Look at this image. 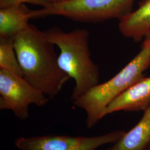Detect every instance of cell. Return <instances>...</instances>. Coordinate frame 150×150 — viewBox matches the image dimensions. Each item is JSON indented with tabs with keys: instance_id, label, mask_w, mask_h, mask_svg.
<instances>
[{
	"instance_id": "5",
	"label": "cell",
	"mask_w": 150,
	"mask_h": 150,
	"mask_svg": "<svg viewBox=\"0 0 150 150\" xmlns=\"http://www.w3.org/2000/svg\"><path fill=\"white\" fill-rule=\"evenodd\" d=\"M50 98L22 76L0 69V110L12 111L16 117L25 120L29 107H42Z\"/></svg>"
},
{
	"instance_id": "1",
	"label": "cell",
	"mask_w": 150,
	"mask_h": 150,
	"mask_svg": "<svg viewBox=\"0 0 150 150\" xmlns=\"http://www.w3.org/2000/svg\"><path fill=\"white\" fill-rule=\"evenodd\" d=\"M13 40L22 77L50 99L57 96L70 77L60 69L45 32L29 24Z\"/></svg>"
},
{
	"instance_id": "2",
	"label": "cell",
	"mask_w": 150,
	"mask_h": 150,
	"mask_svg": "<svg viewBox=\"0 0 150 150\" xmlns=\"http://www.w3.org/2000/svg\"><path fill=\"white\" fill-rule=\"evenodd\" d=\"M45 32L50 41L59 48L57 61L60 69L75 81L71 96L74 101L99 83V68L91 57L89 31L77 28L65 32L53 27Z\"/></svg>"
},
{
	"instance_id": "13",
	"label": "cell",
	"mask_w": 150,
	"mask_h": 150,
	"mask_svg": "<svg viewBox=\"0 0 150 150\" xmlns=\"http://www.w3.org/2000/svg\"><path fill=\"white\" fill-rule=\"evenodd\" d=\"M142 46H146L150 47V31L148 32L144 38V41L142 44Z\"/></svg>"
},
{
	"instance_id": "6",
	"label": "cell",
	"mask_w": 150,
	"mask_h": 150,
	"mask_svg": "<svg viewBox=\"0 0 150 150\" xmlns=\"http://www.w3.org/2000/svg\"><path fill=\"white\" fill-rule=\"evenodd\" d=\"M125 132L115 131L93 137L50 134L19 137L15 145L20 150H95L103 145L115 144Z\"/></svg>"
},
{
	"instance_id": "4",
	"label": "cell",
	"mask_w": 150,
	"mask_h": 150,
	"mask_svg": "<svg viewBox=\"0 0 150 150\" xmlns=\"http://www.w3.org/2000/svg\"><path fill=\"white\" fill-rule=\"evenodd\" d=\"M134 0H68L33 10V18L61 16L76 21L98 22L112 18L119 21L132 11Z\"/></svg>"
},
{
	"instance_id": "11",
	"label": "cell",
	"mask_w": 150,
	"mask_h": 150,
	"mask_svg": "<svg viewBox=\"0 0 150 150\" xmlns=\"http://www.w3.org/2000/svg\"><path fill=\"white\" fill-rule=\"evenodd\" d=\"M0 69L22 76L13 38L0 37Z\"/></svg>"
},
{
	"instance_id": "12",
	"label": "cell",
	"mask_w": 150,
	"mask_h": 150,
	"mask_svg": "<svg viewBox=\"0 0 150 150\" xmlns=\"http://www.w3.org/2000/svg\"><path fill=\"white\" fill-rule=\"evenodd\" d=\"M26 3L40 6L45 8L52 4V2L51 0H0V8Z\"/></svg>"
},
{
	"instance_id": "15",
	"label": "cell",
	"mask_w": 150,
	"mask_h": 150,
	"mask_svg": "<svg viewBox=\"0 0 150 150\" xmlns=\"http://www.w3.org/2000/svg\"><path fill=\"white\" fill-rule=\"evenodd\" d=\"M144 150H150V144L148 145V146Z\"/></svg>"
},
{
	"instance_id": "8",
	"label": "cell",
	"mask_w": 150,
	"mask_h": 150,
	"mask_svg": "<svg viewBox=\"0 0 150 150\" xmlns=\"http://www.w3.org/2000/svg\"><path fill=\"white\" fill-rule=\"evenodd\" d=\"M119 30L125 37L139 41L150 31V0H142L138 8L120 20Z\"/></svg>"
},
{
	"instance_id": "9",
	"label": "cell",
	"mask_w": 150,
	"mask_h": 150,
	"mask_svg": "<svg viewBox=\"0 0 150 150\" xmlns=\"http://www.w3.org/2000/svg\"><path fill=\"white\" fill-rule=\"evenodd\" d=\"M33 12L24 4L0 8V37L14 38L28 26Z\"/></svg>"
},
{
	"instance_id": "10",
	"label": "cell",
	"mask_w": 150,
	"mask_h": 150,
	"mask_svg": "<svg viewBox=\"0 0 150 150\" xmlns=\"http://www.w3.org/2000/svg\"><path fill=\"white\" fill-rule=\"evenodd\" d=\"M150 144V106L139 122L107 150H144Z\"/></svg>"
},
{
	"instance_id": "7",
	"label": "cell",
	"mask_w": 150,
	"mask_h": 150,
	"mask_svg": "<svg viewBox=\"0 0 150 150\" xmlns=\"http://www.w3.org/2000/svg\"><path fill=\"white\" fill-rule=\"evenodd\" d=\"M150 106V76L135 82L107 106L106 115L120 111H144Z\"/></svg>"
},
{
	"instance_id": "3",
	"label": "cell",
	"mask_w": 150,
	"mask_h": 150,
	"mask_svg": "<svg viewBox=\"0 0 150 150\" xmlns=\"http://www.w3.org/2000/svg\"><path fill=\"white\" fill-rule=\"evenodd\" d=\"M150 67V47L141 46V50L128 64L112 78L98 83L73 102L86 114L87 128L94 127L106 115L108 105L135 82L144 77Z\"/></svg>"
},
{
	"instance_id": "14",
	"label": "cell",
	"mask_w": 150,
	"mask_h": 150,
	"mask_svg": "<svg viewBox=\"0 0 150 150\" xmlns=\"http://www.w3.org/2000/svg\"><path fill=\"white\" fill-rule=\"evenodd\" d=\"M52 3H59V2H64L68 0H51Z\"/></svg>"
}]
</instances>
